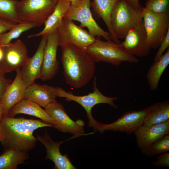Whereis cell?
Listing matches in <instances>:
<instances>
[{"label": "cell", "mask_w": 169, "mask_h": 169, "mask_svg": "<svg viewBox=\"0 0 169 169\" xmlns=\"http://www.w3.org/2000/svg\"><path fill=\"white\" fill-rule=\"evenodd\" d=\"M2 47L4 55L0 62V70L4 74L21 67L29 58L26 46L20 39Z\"/></svg>", "instance_id": "cell-12"}, {"label": "cell", "mask_w": 169, "mask_h": 169, "mask_svg": "<svg viewBox=\"0 0 169 169\" xmlns=\"http://www.w3.org/2000/svg\"><path fill=\"white\" fill-rule=\"evenodd\" d=\"M16 72L14 80L9 86L2 99L3 116L7 115L11 108L24 98L27 88L22 80L20 68Z\"/></svg>", "instance_id": "cell-18"}, {"label": "cell", "mask_w": 169, "mask_h": 169, "mask_svg": "<svg viewBox=\"0 0 169 169\" xmlns=\"http://www.w3.org/2000/svg\"><path fill=\"white\" fill-rule=\"evenodd\" d=\"M119 0H93L90 6L99 17L101 18L105 23L110 34L112 40L120 44L119 39L115 35L111 26V16L113 9Z\"/></svg>", "instance_id": "cell-22"}, {"label": "cell", "mask_w": 169, "mask_h": 169, "mask_svg": "<svg viewBox=\"0 0 169 169\" xmlns=\"http://www.w3.org/2000/svg\"><path fill=\"white\" fill-rule=\"evenodd\" d=\"M142 11L135 9L125 0L117 2L112 13L111 24L118 39H124L130 30L143 22Z\"/></svg>", "instance_id": "cell-4"}, {"label": "cell", "mask_w": 169, "mask_h": 169, "mask_svg": "<svg viewBox=\"0 0 169 169\" xmlns=\"http://www.w3.org/2000/svg\"><path fill=\"white\" fill-rule=\"evenodd\" d=\"M81 0H70L71 4L72 5H75L79 3Z\"/></svg>", "instance_id": "cell-37"}, {"label": "cell", "mask_w": 169, "mask_h": 169, "mask_svg": "<svg viewBox=\"0 0 169 169\" xmlns=\"http://www.w3.org/2000/svg\"><path fill=\"white\" fill-rule=\"evenodd\" d=\"M4 55V52L3 47L0 46V62L2 60Z\"/></svg>", "instance_id": "cell-36"}, {"label": "cell", "mask_w": 169, "mask_h": 169, "mask_svg": "<svg viewBox=\"0 0 169 169\" xmlns=\"http://www.w3.org/2000/svg\"><path fill=\"white\" fill-rule=\"evenodd\" d=\"M4 73L0 70V99H2L6 90L12 82V80L6 77Z\"/></svg>", "instance_id": "cell-32"}, {"label": "cell", "mask_w": 169, "mask_h": 169, "mask_svg": "<svg viewBox=\"0 0 169 169\" xmlns=\"http://www.w3.org/2000/svg\"><path fill=\"white\" fill-rule=\"evenodd\" d=\"M3 116V106L1 101V100L0 99V125L2 118Z\"/></svg>", "instance_id": "cell-35"}, {"label": "cell", "mask_w": 169, "mask_h": 169, "mask_svg": "<svg viewBox=\"0 0 169 169\" xmlns=\"http://www.w3.org/2000/svg\"><path fill=\"white\" fill-rule=\"evenodd\" d=\"M132 7L137 10L142 11L144 7H142L140 4L139 0H125Z\"/></svg>", "instance_id": "cell-34"}, {"label": "cell", "mask_w": 169, "mask_h": 169, "mask_svg": "<svg viewBox=\"0 0 169 169\" xmlns=\"http://www.w3.org/2000/svg\"><path fill=\"white\" fill-rule=\"evenodd\" d=\"M169 64V48L157 61H154L146 74V78L151 90L158 89L161 77Z\"/></svg>", "instance_id": "cell-23"}, {"label": "cell", "mask_w": 169, "mask_h": 169, "mask_svg": "<svg viewBox=\"0 0 169 169\" xmlns=\"http://www.w3.org/2000/svg\"><path fill=\"white\" fill-rule=\"evenodd\" d=\"M71 5L70 0H58L53 11L44 24L43 29L37 33L28 36V38L47 35L56 31Z\"/></svg>", "instance_id": "cell-21"}, {"label": "cell", "mask_w": 169, "mask_h": 169, "mask_svg": "<svg viewBox=\"0 0 169 169\" xmlns=\"http://www.w3.org/2000/svg\"><path fill=\"white\" fill-rule=\"evenodd\" d=\"M17 24L0 17V34L11 30Z\"/></svg>", "instance_id": "cell-33"}, {"label": "cell", "mask_w": 169, "mask_h": 169, "mask_svg": "<svg viewBox=\"0 0 169 169\" xmlns=\"http://www.w3.org/2000/svg\"><path fill=\"white\" fill-rule=\"evenodd\" d=\"M134 133L138 147L143 149L169 134V120L149 126L143 125Z\"/></svg>", "instance_id": "cell-17"}, {"label": "cell", "mask_w": 169, "mask_h": 169, "mask_svg": "<svg viewBox=\"0 0 169 169\" xmlns=\"http://www.w3.org/2000/svg\"><path fill=\"white\" fill-rule=\"evenodd\" d=\"M57 92V87L34 83L26 88L24 98L45 108L50 103L56 100Z\"/></svg>", "instance_id": "cell-19"}, {"label": "cell", "mask_w": 169, "mask_h": 169, "mask_svg": "<svg viewBox=\"0 0 169 169\" xmlns=\"http://www.w3.org/2000/svg\"></svg>", "instance_id": "cell-38"}, {"label": "cell", "mask_w": 169, "mask_h": 169, "mask_svg": "<svg viewBox=\"0 0 169 169\" xmlns=\"http://www.w3.org/2000/svg\"><path fill=\"white\" fill-rule=\"evenodd\" d=\"M47 127H54L41 120L3 116L0 125V143L4 149L14 148L28 151L36 145L34 131Z\"/></svg>", "instance_id": "cell-1"}, {"label": "cell", "mask_w": 169, "mask_h": 169, "mask_svg": "<svg viewBox=\"0 0 169 169\" xmlns=\"http://www.w3.org/2000/svg\"><path fill=\"white\" fill-rule=\"evenodd\" d=\"M90 0H81L78 3L70 6L64 18L79 22V26L87 28L89 33L93 37L104 38L106 41H112L111 35L104 31L93 18L90 9Z\"/></svg>", "instance_id": "cell-8"}, {"label": "cell", "mask_w": 169, "mask_h": 169, "mask_svg": "<svg viewBox=\"0 0 169 169\" xmlns=\"http://www.w3.org/2000/svg\"><path fill=\"white\" fill-rule=\"evenodd\" d=\"M61 61L66 83L79 89L86 85L93 78L95 62L85 50L72 44L61 47Z\"/></svg>", "instance_id": "cell-2"}, {"label": "cell", "mask_w": 169, "mask_h": 169, "mask_svg": "<svg viewBox=\"0 0 169 169\" xmlns=\"http://www.w3.org/2000/svg\"><path fill=\"white\" fill-rule=\"evenodd\" d=\"M120 43L131 54L138 57H146L151 49L146 42V36L143 22L130 30Z\"/></svg>", "instance_id": "cell-14"}, {"label": "cell", "mask_w": 169, "mask_h": 169, "mask_svg": "<svg viewBox=\"0 0 169 169\" xmlns=\"http://www.w3.org/2000/svg\"><path fill=\"white\" fill-rule=\"evenodd\" d=\"M18 2L17 0H0V17L16 24L23 22L17 12Z\"/></svg>", "instance_id": "cell-26"}, {"label": "cell", "mask_w": 169, "mask_h": 169, "mask_svg": "<svg viewBox=\"0 0 169 169\" xmlns=\"http://www.w3.org/2000/svg\"><path fill=\"white\" fill-rule=\"evenodd\" d=\"M44 110L55 122L54 128L58 130L72 134V138L87 135L84 129V121L80 119L74 121L71 119L62 105L56 100L48 104Z\"/></svg>", "instance_id": "cell-10"}, {"label": "cell", "mask_w": 169, "mask_h": 169, "mask_svg": "<svg viewBox=\"0 0 169 169\" xmlns=\"http://www.w3.org/2000/svg\"><path fill=\"white\" fill-rule=\"evenodd\" d=\"M149 110V107L138 111L127 112L116 121L109 124L101 123L96 120L92 127L95 131H98L101 134L109 131L131 134L143 125Z\"/></svg>", "instance_id": "cell-7"}, {"label": "cell", "mask_w": 169, "mask_h": 169, "mask_svg": "<svg viewBox=\"0 0 169 169\" xmlns=\"http://www.w3.org/2000/svg\"><path fill=\"white\" fill-rule=\"evenodd\" d=\"M169 47V30L158 47L153 59V61L157 60L163 54L165 51Z\"/></svg>", "instance_id": "cell-30"}, {"label": "cell", "mask_w": 169, "mask_h": 169, "mask_svg": "<svg viewBox=\"0 0 169 169\" xmlns=\"http://www.w3.org/2000/svg\"><path fill=\"white\" fill-rule=\"evenodd\" d=\"M58 0H21L16 6L17 14L23 22L36 27L44 24L53 11Z\"/></svg>", "instance_id": "cell-5"}, {"label": "cell", "mask_w": 169, "mask_h": 169, "mask_svg": "<svg viewBox=\"0 0 169 169\" xmlns=\"http://www.w3.org/2000/svg\"><path fill=\"white\" fill-rule=\"evenodd\" d=\"M145 5L152 12L169 15V0H146Z\"/></svg>", "instance_id": "cell-29"}, {"label": "cell", "mask_w": 169, "mask_h": 169, "mask_svg": "<svg viewBox=\"0 0 169 169\" xmlns=\"http://www.w3.org/2000/svg\"><path fill=\"white\" fill-rule=\"evenodd\" d=\"M38 48L33 56L29 58L21 67V72L22 80L26 87L41 78V72L47 35L42 36Z\"/></svg>", "instance_id": "cell-15"}, {"label": "cell", "mask_w": 169, "mask_h": 169, "mask_svg": "<svg viewBox=\"0 0 169 169\" xmlns=\"http://www.w3.org/2000/svg\"><path fill=\"white\" fill-rule=\"evenodd\" d=\"M85 51L96 62H104L118 66L123 62H138V58L128 52L120 44L112 41H105L96 38Z\"/></svg>", "instance_id": "cell-3"}, {"label": "cell", "mask_w": 169, "mask_h": 169, "mask_svg": "<svg viewBox=\"0 0 169 169\" xmlns=\"http://www.w3.org/2000/svg\"><path fill=\"white\" fill-rule=\"evenodd\" d=\"M93 84V92L83 96L74 95L61 87H57V97L65 98L67 101H74L79 104L86 111L87 118L92 116V109L94 106L98 104H106L115 108H118L114 103V101L118 100V97H109L103 95L97 87L95 77Z\"/></svg>", "instance_id": "cell-11"}, {"label": "cell", "mask_w": 169, "mask_h": 169, "mask_svg": "<svg viewBox=\"0 0 169 169\" xmlns=\"http://www.w3.org/2000/svg\"><path fill=\"white\" fill-rule=\"evenodd\" d=\"M141 150L143 154L148 157L169 152V134Z\"/></svg>", "instance_id": "cell-28"}, {"label": "cell", "mask_w": 169, "mask_h": 169, "mask_svg": "<svg viewBox=\"0 0 169 169\" xmlns=\"http://www.w3.org/2000/svg\"><path fill=\"white\" fill-rule=\"evenodd\" d=\"M35 27V25L30 23L23 22L17 24L8 32L0 34V46L9 44L12 40L18 38L23 32Z\"/></svg>", "instance_id": "cell-27"}, {"label": "cell", "mask_w": 169, "mask_h": 169, "mask_svg": "<svg viewBox=\"0 0 169 169\" xmlns=\"http://www.w3.org/2000/svg\"><path fill=\"white\" fill-rule=\"evenodd\" d=\"M29 158L28 151L14 148L4 149L0 155V169H16Z\"/></svg>", "instance_id": "cell-24"}, {"label": "cell", "mask_w": 169, "mask_h": 169, "mask_svg": "<svg viewBox=\"0 0 169 169\" xmlns=\"http://www.w3.org/2000/svg\"><path fill=\"white\" fill-rule=\"evenodd\" d=\"M59 46L72 44L82 49H86L95 40L89 32L76 25L73 21L63 18L56 30Z\"/></svg>", "instance_id": "cell-9"}, {"label": "cell", "mask_w": 169, "mask_h": 169, "mask_svg": "<svg viewBox=\"0 0 169 169\" xmlns=\"http://www.w3.org/2000/svg\"><path fill=\"white\" fill-rule=\"evenodd\" d=\"M149 112L143 125L149 126L164 122L169 120V101L157 102L149 106Z\"/></svg>", "instance_id": "cell-25"}, {"label": "cell", "mask_w": 169, "mask_h": 169, "mask_svg": "<svg viewBox=\"0 0 169 169\" xmlns=\"http://www.w3.org/2000/svg\"><path fill=\"white\" fill-rule=\"evenodd\" d=\"M156 160L152 162L153 165L159 167H169V153L166 152L156 157Z\"/></svg>", "instance_id": "cell-31"}, {"label": "cell", "mask_w": 169, "mask_h": 169, "mask_svg": "<svg viewBox=\"0 0 169 169\" xmlns=\"http://www.w3.org/2000/svg\"><path fill=\"white\" fill-rule=\"evenodd\" d=\"M37 141L45 146L46 151V159H49L54 164V169H75L67 154L63 155L60 152V146L64 141L56 142L53 140L46 131L44 135H37Z\"/></svg>", "instance_id": "cell-16"}, {"label": "cell", "mask_w": 169, "mask_h": 169, "mask_svg": "<svg viewBox=\"0 0 169 169\" xmlns=\"http://www.w3.org/2000/svg\"><path fill=\"white\" fill-rule=\"evenodd\" d=\"M59 46L56 31L47 35L41 72L40 79L42 80L52 79L58 72L59 66L57 53Z\"/></svg>", "instance_id": "cell-13"}, {"label": "cell", "mask_w": 169, "mask_h": 169, "mask_svg": "<svg viewBox=\"0 0 169 169\" xmlns=\"http://www.w3.org/2000/svg\"><path fill=\"white\" fill-rule=\"evenodd\" d=\"M142 16L147 44L151 49H156L169 30V15L154 13L144 7Z\"/></svg>", "instance_id": "cell-6"}, {"label": "cell", "mask_w": 169, "mask_h": 169, "mask_svg": "<svg viewBox=\"0 0 169 169\" xmlns=\"http://www.w3.org/2000/svg\"><path fill=\"white\" fill-rule=\"evenodd\" d=\"M20 114L33 116L39 118L44 122L53 125L55 123L44 109L37 104L24 98L13 106L9 111L7 116L14 117Z\"/></svg>", "instance_id": "cell-20"}]
</instances>
